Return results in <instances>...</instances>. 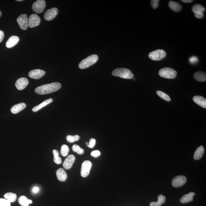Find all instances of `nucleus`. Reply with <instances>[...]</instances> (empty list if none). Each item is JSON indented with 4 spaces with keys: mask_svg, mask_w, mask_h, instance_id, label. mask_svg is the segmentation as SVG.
I'll use <instances>...</instances> for the list:
<instances>
[{
    "mask_svg": "<svg viewBox=\"0 0 206 206\" xmlns=\"http://www.w3.org/2000/svg\"><path fill=\"white\" fill-rule=\"evenodd\" d=\"M61 87L59 83L55 82L44 84L37 87L35 89V92L39 94L44 95L55 92Z\"/></svg>",
    "mask_w": 206,
    "mask_h": 206,
    "instance_id": "1",
    "label": "nucleus"
},
{
    "mask_svg": "<svg viewBox=\"0 0 206 206\" xmlns=\"http://www.w3.org/2000/svg\"><path fill=\"white\" fill-rule=\"evenodd\" d=\"M112 74L114 76L120 77L124 79H131L134 77V75L131 71L125 68H119L114 69Z\"/></svg>",
    "mask_w": 206,
    "mask_h": 206,
    "instance_id": "2",
    "label": "nucleus"
},
{
    "mask_svg": "<svg viewBox=\"0 0 206 206\" xmlns=\"http://www.w3.org/2000/svg\"><path fill=\"white\" fill-rule=\"evenodd\" d=\"M98 59V56L97 55L93 54L89 56L79 63V67L81 69H86L96 63Z\"/></svg>",
    "mask_w": 206,
    "mask_h": 206,
    "instance_id": "3",
    "label": "nucleus"
},
{
    "mask_svg": "<svg viewBox=\"0 0 206 206\" xmlns=\"http://www.w3.org/2000/svg\"><path fill=\"white\" fill-rule=\"evenodd\" d=\"M158 73L161 77L167 79H174L177 74V72L174 69L167 67L160 69Z\"/></svg>",
    "mask_w": 206,
    "mask_h": 206,
    "instance_id": "4",
    "label": "nucleus"
},
{
    "mask_svg": "<svg viewBox=\"0 0 206 206\" xmlns=\"http://www.w3.org/2000/svg\"><path fill=\"white\" fill-rule=\"evenodd\" d=\"M166 52L162 49L154 50L149 53V57L151 60L154 61H159L162 60L165 57Z\"/></svg>",
    "mask_w": 206,
    "mask_h": 206,
    "instance_id": "5",
    "label": "nucleus"
},
{
    "mask_svg": "<svg viewBox=\"0 0 206 206\" xmlns=\"http://www.w3.org/2000/svg\"><path fill=\"white\" fill-rule=\"evenodd\" d=\"M92 164L91 161L89 160L84 161L81 165V175L82 177H87L89 174Z\"/></svg>",
    "mask_w": 206,
    "mask_h": 206,
    "instance_id": "6",
    "label": "nucleus"
},
{
    "mask_svg": "<svg viewBox=\"0 0 206 206\" xmlns=\"http://www.w3.org/2000/svg\"><path fill=\"white\" fill-rule=\"evenodd\" d=\"M46 5V2L44 0H38L32 5V9L35 13L40 14L44 11Z\"/></svg>",
    "mask_w": 206,
    "mask_h": 206,
    "instance_id": "7",
    "label": "nucleus"
},
{
    "mask_svg": "<svg viewBox=\"0 0 206 206\" xmlns=\"http://www.w3.org/2000/svg\"><path fill=\"white\" fill-rule=\"evenodd\" d=\"M17 22L21 29L26 30L29 27L27 15L25 14L21 15L17 19Z\"/></svg>",
    "mask_w": 206,
    "mask_h": 206,
    "instance_id": "8",
    "label": "nucleus"
},
{
    "mask_svg": "<svg viewBox=\"0 0 206 206\" xmlns=\"http://www.w3.org/2000/svg\"><path fill=\"white\" fill-rule=\"evenodd\" d=\"M187 178L183 175L178 176L174 178L172 181V184L174 187H179L186 183Z\"/></svg>",
    "mask_w": 206,
    "mask_h": 206,
    "instance_id": "9",
    "label": "nucleus"
},
{
    "mask_svg": "<svg viewBox=\"0 0 206 206\" xmlns=\"http://www.w3.org/2000/svg\"><path fill=\"white\" fill-rule=\"evenodd\" d=\"M41 19L37 14H32L28 19L29 26L31 28L36 27L40 24Z\"/></svg>",
    "mask_w": 206,
    "mask_h": 206,
    "instance_id": "10",
    "label": "nucleus"
},
{
    "mask_svg": "<svg viewBox=\"0 0 206 206\" xmlns=\"http://www.w3.org/2000/svg\"><path fill=\"white\" fill-rule=\"evenodd\" d=\"M58 9L54 7L47 10L44 15V18L47 21H51L55 18L58 14Z\"/></svg>",
    "mask_w": 206,
    "mask_h": 206,
    "instance_id": "11",
    "label": "nucleus"
},
{
    "mask_svg": "<svg viewBox=\"0 0 206 206\" xmlns=\"http://www.w3.org/2000/svg\"><path fill=\"white\" fill-rule=\"evenodd\" d=\"M45 71L40 69H35L29 73V76L34 79H39L45 75Z\"/></svg>",
    "mask_w": 206,
    "mask_h": 206,
    "instance_id": "12",
    "label": "nucleus"
},
{
    "mask_svg": "<svg viewBox=\"0 0 206 206\" xmlns=\"http://www.w3.org/2000/svg\"><path fill=\"white\" fill-rule=\"evenodd\" d=\"M29 84V80L27 78H21L16 81L15 86L18 89L22 90L27 86Z\"/></svg>",
    "mask_w": 206,
    "mask_h": 206,
    "instance_id": "13",
    "label": "nucleus"
},
{
    "mask_svg": "<svg viewBox=\"0 0 206 206\" xmlns=\"http://www.w3.org/2000/svg\"><path fill=\"white\" fill-rule=\"evenodd\" d=\"M75 157L73 155H69L66 159L63 164L64 168L66 170L70 169L72 168L73 164L75 162Z\"/></svg>",
    "mask_w": 206,
    "mask_h": 206,
    "instance_id": "14",
    "label": "nucleus"
},
{
    "mask_svg": "<svg viewBox=\"0 0 206 206\" xmlns=\"http://www.w3.org/2000/svg\"><path fill=\"white\" fill-rule=\"evenodd\" d=\"M19 41V38L16 35H12L9 38L6 43V46L8 48H11L17 44Z\"/></svg>",
    "mask_w": 206,
    "mask_h": 206,
    "instance_id": "15",
    "label": "nucleus"
},
{
    "mask_svg": "<svg viewBox=\"0 0 206 206\" xmlns=\"http://www.w3.org/2000/svg\"><path fill=\"white\" fill-rule=\"evenodd\" d=\"M56 176L58 180L61 182L66 181L67 178V175L66 171L62 168L59 169L56 171Z\"/></svg>",
    "mask_w": 206,
    "mask_h": 206,
    "instance_id": "16",
    "label": "nucleus"
},
{
    "mask_svg": "<svg viewBox=\"0 0 206 206\" xmlns=\"http://www.w3.org/2000/svg\"><path fill=\"white\" fill-rule=\"evenodd\" d=\"M194 101L201 107L206 109V99L201 96H195L193 98Z\"/></svg>",
    "mask_w": 206,
    "mask_h": 206,
    "instance_id": "17",
    "label": "nucleus"
},
{
    "mask_svg": "<svg viewBox=\"0 0 206 206\" xmlns=\"http://www.w3.org/2000/svg\"><path fill=\"white\" fill-rule=\"evenodd\" d=\"M26 107V105L24 103H18L13 106L11 109L12 113L17 114L23 110Z\"/></svg>",
    "mask_w": 206,
    "mask_h": 206,
    "instance_id": "18",
    "label": "nucleus"
},
{
    "mask_svg": "<svg viewBox=\"0 0 206 206\" xmlns=\"http://www.w3.org/2000/svg\"><path fill=\"white\" fill-rule=\"evenodd\" d=\"M169 7L173 11L176 12H179L182 9V6L179 3L170 1L169 2Z\"/></svg>",
    "mask_w": 206,
    "mask_h": 206,
    "instance_id": "19",
    "label": "nucleus"
},
{
    "mask_svg": "<svg viewBox=\"0 0 206 206\" xmlns=\"http://www.w3.org/2000/svg\"><path fill=\"white\" fill-rule=\"evenodd\" d=\"M195 195V193L191 192L186 194L184 195L181 198L180 202L182 204H185L190 202V201H193V197Z\"/></svg>",
    "mask_w": 206,
    "mask_h": 206,
    "instance_id": "20",
    "label": "nucleus"
},
{
    "mask_svg": "<svg viewBox=\"0 0 206 206\" xmlns=\"http://www.w3.org/2000/svg\"><path fill=\"white\" fill-rule=\"evenodd\" d=\"M204 148L202 146H200L197 148L194 155V158L195 160L201 159L204 155Z\"/></svg>",
    "mask_w": 206,
    "mask_h": 206,
    "instance_id": "21",
    "label": "nucleus"
},
{
    "mask_svg": "<svg viewBox=\"0 0 206 206\" xmlns=\"http://www.w3.org/2000/svg\"><path fill=\"white\" fill-rule=\"evenodd\" d=\"M194 77L196 80L200 82H204L206 81V75L204 72L199 71L195 73Z\"/></svg>",
    "mask_w": 206,
    "mask_h": 206,
    "instance_id": "22",
    "label": "nucleus"
},
{
    "mask_svg": "<svg viewBox=\"0 0 206 206\" xmlns=\"http://www.w3.org/2000/svg\"><path fill=\"white\" fill-rule=\"evenodd\" d=\"M53 99L51 98L49 99L46 100L44 101L42 103H40V104L38 105L35 107H34L33 109H32V111L34 112H38L40 110L42 109L43 107H44L47 105L49 104L50 103H51L52 102Z\"/></svg>",
    "mask_w": 206,
    "mask_h": 206,
    "instance_id": "23",
    "label": "nucleus"
},
{
    "mask_svg": "<svg viewBox=\"0 0 206 206\" xmlns=\"http://www.w3.org/2000/svg\"><path fill=\"white\" fill-rule=\"evenodd\" d=\"M158 201L157 202H152L150 204V206H161L164 204L166 201L165 197L163 195H160L158 197Z\"/></svg>",
    "mask_w": 206,
    "mask_h": 206,
    "instance_id": "24",
    "label": "nucleus"
},
{
    "mask_svg": "<svg viewBox=\"0 0 206 206\" xmlns=\"http://www.w3.org/2000/svg\"><path fill=\"white\" fill-rule=\"evenodd\" d=\"M5 199L9 201L10 202H14L17 199V196L16 194L12 192H8L4 195Z\"/></svg>",
    "mask_w": 206,
    "mask_h": 206,
    "instance_id": "25",
    "label": "nucleus"
},
{
    "mask_svg": "<svg viewBox=\"0 0 206 206\" xmlns=\"http://www.w3.org/2000/svg\"><path fill=\"white\" fill-rule=\"evenodd\" d=\"M29 200L26 196L22 195L19 198L18 202L22 206H29Z\"/></svg>",
    "mask_w": 206,
    "mask_h": 206,
    "instance_id": "26",
    "label": "nucleus"
},
{
    "mask_svg": "<svg viewBox=\"0 0 206 206\" xmlns=\"http://www.w3.org/2000/svg\"><path fill=\"white\" fill-rule=\"evenodd\" d=\"M192 10L194 13L198 12H204L205 11V8L201 5L200 4H196L192 7Z\"/></svg>",
    "mask_w": 206,
    "mask_h": 206,
    "instance_id": "27",
    "label": "nucleus"
},
{
    "mask_svg": "<svg viewBox=\"0 0 206 206\" xmlns=\"http://www.w3.org/2000/svg\"><path fill=\"white\" fill-rule=\"evenodd\" d=\"M53 154L54 156V162L58 164H61L62 160L61 158L59 157V153L58 151L57 150H53Z\"/></svg>",
    "mask_w": 206,
    "mask_h": 206,
    "instance_id": "28",
    "label": "nucleus"
},
{
    "mask_svg": "<svg viewBox=\"0 0 206 206\" xmlns=\"http://www.w3.org/2000/svg\"><path fill=\"white\" fill-rule=\"evenodd\" d=\"M157 94L160 97L164 99V100L167 101H170L171 100V99H170L169 96L166 94V93L163 92L158 91H157Z\"/></svg>",
    "mask_w": 206,
    "mask_h": 206,
    "instance_id": "29",
    "label": "nucleus"
},
{
    "mask_svg": "<svg viewBox=\"0 0 206 206\" xmlns=\"http://www.w3.org/2000/svg\"><path fill=\"white\" fill-rule=\"evenodd\" d=\"M66 140L69 143H72L79 140V136L78 135L75 136L68 135L66 136Z\"/></svg>",
    "mask_w": 206,
    "mask_h": 206,
    "instance_id": "30",
    "label": "nucleus"
},
{
    "mask_svg": "<svg viewBox=\"0 0 206 206\" xmlns=\"http://www.w3.org/2000/svg\"><path fill=\"white\" fill-rule=\"evenodd\" d=\"M69 148L67 145L65 144L62 145L61 149V154L62 156L63 157L67 156L69 154Z\"/></svg>",
    "mask_w": 206,
    "mask_h": 206,
    "instance_id": "31",
    "label": "nucleus"
},
{
    "mask_svg": "<svg viewBox=\"0 0 206 206\" xmlns=\"http://www.w3.org/2000/svg\"><path fill=\"white\" fill-rule=\"evenodd\" d=\"M72 150L73 152L77 153L79 155H82L84 153V150L77 145H74L72 146Z\"/></svg>",
    "mask_w": 206,
    "mask_h": 206,
    "instance_id": "32",
    "label": "nucleus"
},
{
    "mask_svg": "<svg viewBox=\"0 0 206 206\" xmlns=\"http://www.w3.org/2000/svg\"><path fill=\"white\" fill-rule=\"evenodd\" d=\"M0 206H11V202L5 198H0Z\"/></svg>",
    "mask_w": 206,
    "mask_h": 206,
    "instance_id": "33",
    "label": "nucleus"
},
{
    "mask_svg": "<svg viewBox=\"0 0 206 206\" xmlns=\"http://www.w3.org/2000/svg\"><path fill=\"white\" fill-rule=\"evenodd\" d=\"M159 2V1H158V0H152V1H151V5L152 8L154 9L157 8Z\"/></svg>",
    "mask_w": 206,
    "mask_h": 206,
    "instance_id": "34",
    "label": "nucleus"
},
{
    "mask_svg": "<svg viewBox=\"0 0 206 206\" xmlns=\"http://www.w3.org/2000/svg\"><path fill=\"white\" fill-rule=\"evenodd\" d=\"M96 140L94 139H90L89 143H86V144L88 147L91 148H93L94 147L95 145L96 144Z\"/></svg>",
    "mask_w": 206,
    "mask_h": 206,
    "instance_id": "35",
    "label": "nucleus"
},
{
    "mask_svg": "<svg viewBox=\"0 0 206 206\" xmlns=\"http://www.w3.org/2000/svg\"><path fill=\"white\" fill-rule=\"evenodd\" d=\"M100 152L98 150L93 151L91 153V156L95 158L97 157L100 156Z\"/></svg>",
    "mask_w": 206,
    "mask_h": 206,
    "instance_id": "36",
    "label": "nucleus"
},
{
    "mask_svg": "<svg viewBox=\"0 0 206 206\" xmlns=\"http://www.w3.org/2000/svg\"><path fill=\"white\" fill-rule=\"evenodd\" d=\"M198 57L196 56H192L189 59V62L191 63L192 64H195L198 62Z\"/></svg>",
    "mask_w": 206,
    "mask_h": 206,
    "instance_id": "37",
    "label": "nucleus"
},
{
    "mask_svg": "<svg viewBox=\"0 0 206 206\" xmlns=\"http://www.w3.org/2000/svg\"><path fill=\"white\" fill-rule=\"evenodd\" d=\"M194 14L195 17L198 19H202L204 17V13L201 12H198L195 13Z\"/></svg>",
    "mask_w": 206,
    "mask_h": 206,
    "instance_id": "38",
    "label": "nucleus"
},
{
    "mask_svg": "<svg viewBox=\"0 0 206 206\" xmlns=\"http://www.w3.org/2000/svg\"><path fill=\"white\" fill-rule=\"evenodd\" d=\"M4 37V34L2 30H0V43L2 42Z\"/></svg>",
    "mask_w": 206,
    "mask_h": 206,
    "instance_id": "39",
    "label": "nucleus"
},
{
    "mask_svg": "<svg viewBox=\"0 0 206 206\" xmlns=\"http://www.w3.org/2000/svg\"><path fill=\"white\" fill-rule=\"evenodd\" d=\"M181 1L183 3H187L192 2L193 1H192V0H181Z\"/></svg>",
    "mask_w": 206,
    "mask_h": 206,
    "instance_id": "40",
    "label": "nucleus"
},
{
    "mask_svg": "<svg viewBox=\"0 0 206 206\" xmlns=\"http://www.w3.org/2000/svg\"><path fill=\"white\" fill-rule=\"evenodd\" d=\"M39 190V188L38 187H34L33 190H32V191H33L34 193H36L37 192H38Z\"/></svg>",
    "mask_w": 206,
    "mask_h": 206,
    "instance_id": "41",
    "label": "nucleus"
},
{
    "mask_svg": "<svg viewBox=\"0 0 206 206\" xmlns=\"http://www.w3.org/2000/svg\"><path fill=\"white\" fill-rule=\"evenodd\" d=\"M29 204H32V200L29 199Z\"/></svg>",
    "mask_w": 206,
    "mask_h": 206,
    "instance_id": "42",
    "label": "nucleus"
},
{
    "mask_svg": "<svg viewBox=\"0 0 206 206\" xmlns=\"http://www.w3.org/2000/svg\"><path fill=\"white\" fill-rule=\"evenodd\" d=\"M2 12H1V10H0V17H1V16H2Z\"/></svg>",
    "mask_w": 206,
    "mask_h": 206,
    "instance_id": "43",
    "label": "nucleus"
},
{
    "mask_svg": "<svg viewBox=\"0 0 206 206\" xmlns=\"http://www.w3.org/2000/svg\"><path fill=\"white\" fill-rule=\"evenodd\" d=\"M17 1H23V0H16Z\"/></svg>",
    "mask_w": 206,
    "mask_h": 206,
    "instance_id": "44",
    "label": "nucleus"
}]
</instances>
